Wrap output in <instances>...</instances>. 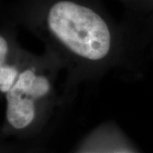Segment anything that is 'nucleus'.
<instances>
[{
    "mask_svg": "<svg viewBox=\"0 0 153 153\" xmlns=\"http://www.w3.org/2000/svg\"><path fill=\"white\" fill-rule=\"evenodd\" d=\"M18 71L14 66L2 65L0 67V90L2 93H8L16 84Z\"/></svg>",
    "mask_w": 153,
    "mask_h": 153,
    "instance_id": "obj_4",
    "label": "nucleus"
},
{
    "mask_svg": "<svg viewBox=\"0 0 153 153\" xmlns=\"http://www.w3.org/2000/svg\"><path fill=\"white\" fill-rule=\"evenodd\" d=\"M6 117L9 123L17 129L27 127L35 117L34 100L13 89L6 93Z\"/></svg>",
    "mask_w": 153,
    "mask_h": 153,
    "instance_id": "obj_2",
    "label": "nucleus"
},
{
    "mask_svg": "<svg viewBox=\"0 0 153 153\" xmlns=\"http://www.w3.org/2000/svg\"><path fill=\"white\" fill-rule=\"evenodd\" d=\"M11 89L35 100L46 95L50 89V84L45 76H38L33 70L27 69L19 75L16 84Z\"/></svg>",
    "mask_w": 153,
    "mask_h": 153,
    "instance_id": "obj_3",
    "label": "nucleus"
},
{
    "mask_svg": "<svg viewBox=\"0 0 153 153\" xmlns=\"http://www.w3.org/2000/svg\"><path fill=\"white\" fill-rule=\"evenodd\" d=\"M7 53H8V44H7L5 39L3 37H1L0 38V62H1V66L4 62Z\"/></svg>",
    "mask_w": 153,
    "mask_h": 153,
    "instance_id": "obj_5",
    "label": "nucleus"
},
{
    "mask_svg": "<svg viewBox=\"0 0 153 153\" xmlns=\"http://www.w3.org/2000/svg\"><path fill=\"white\" fill-rule=\"evenodd\" d=\"M48 24L55 37L76 55L99 60L109 53V28L97 13L85 6L58 2L49 10Z\"/></svg>",
    "mask_w": 153,
    "mask_h": 153,
    "instance_id": "obj_1",
    "label": "nucleus"
}]
</instances>
